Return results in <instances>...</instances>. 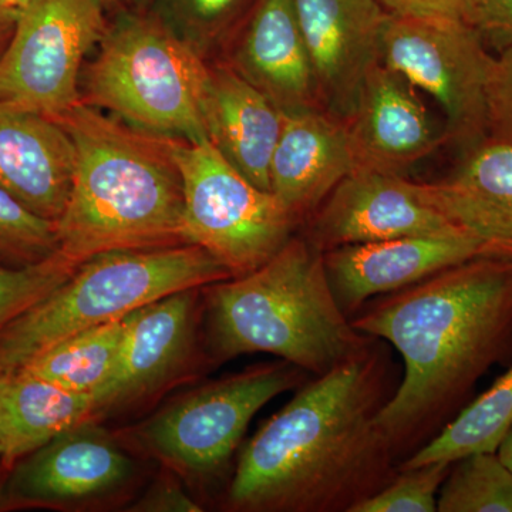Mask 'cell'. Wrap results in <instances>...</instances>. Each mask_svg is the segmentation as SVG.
<instances>
[{
    "label": "cell",
    "mask_w": 512,
    "mask_h": 512,
    "mask_svg": "<svg viewBox=\"0 0 512 512\" xmlns=\"http://www.w3.org/2000/svg\"><path fill=\"white\" fill-rule=\"evenodd\" d=\"M487 140L512 147V49L493 56L488 72Z\"/></svg>",
    "instance_id": "obj_30"
},
{
    "label": "cell",
    "mask_w": 512,
    "mask_h": 512,
    "mask_svg": "<svg viewBox=\"0 0 512 512\" xmlns=\"http://www.w3.org/2000/svg\"><path fill=\"white\" fill-rule=\"evenodd\" d=\"M82 262L57 251L55 255L25 266L0 262V332L12 320L63 284Z\"/></svg>",
    "instance_id": "obj_28"
},
{
    "label": "cell",
    "mask_w": 512,
    "mask_h": 512,
    "mask_svg": "<svg viewBox=\"0 0 512 512\" xmlns=\"http://www.w3.org/2000/svg\"><path fill=\"white\" fill-rule=\"evenodd\" d=\"M463 20L494 55L512 49V0H470Z\"/></svg>",
    "instance_id": "obj_31"
},
{
    "label": "cell",
    "mask_w": 512,
    "mask_h": 512,
    "mask_svg": "<svg viewBox=\"0 0 512 512\" xmlns=\"http://www.w3.org/2000/svg\"><path fill=\"white\" fill-rule=\"evenodd\" d=\"M493 53L464 20L389 13L380 63L437 100L447 143L460 156L487 140V89Z\"/></svg>",
    "instance_id": "obj_8"
},
{
    "label": "cell",
    "mask_w": 512,
    "mask_h": 512,
    "mask_svg": "<svg viewBox=\"0 0 512 512\" xmlns=\"http://www.w3.org/2000/svg\"><path fill=\"white\" fill-rule=\"evenodd\" d=\"M59 251L56 224L29 211L0 188V262L37 264Z\"/></svg>",
    "instance_id": "obj_27"
},
{
    "label": "cell",
    "mask_w": 512,
    "mask_h": 512,
    "mask_svg": "<svg viewBox=\"0 0 512 512\" xmlns=\"http://www.w3.org/2000/svg\"><path fill=\"white\" fill-rule=\"evenodd\" d=\"M211 348L220 360L271 353L322 376L367 352L363 335L340 308L323 252L291 238L264 265L210 285Z\"/></svg>",
    "instance_id": "obj_4"
},
{
    "label": "cell",
    "mask_w": 512,
    "mask_h": 512,
    "mask_svg": "<svg viewBox=\"0 0 512 512\" xmlns=\"http://www.w3.org/2000/svg\"><path fill=\"white\" fill-rule=\"evenodd\" d=\"M183 177L184 235L234 276L254 271L285 247L298 222L272 192L238 173L208 138L173 140Z\"/></svg>",
    "instance_id": "obj_7"
},
{
    "label": "cell",
    "mask_w": 512,
    "mask_h": 512,
    "mask_svg": "<svg viewBox=\"0 0 512 512\" xmlns=\"http://www.w3.org/2000/svg\"><path fill=\"white\" fill-rule=\"evenodd\" d=\"M511 426L512 366L399 468L454 463L468 454L497 451Z\"/></svg>",
    "instance_id": "obj_23"
},
{
    "label": "cell",
    "mask_w": 512,
    "mask_h": 512,
    "mask_svg": "<svg viewBox=\"0 0 512 512\" xmlns=\"http://www.w3.org/2000/svg\"><path fill=\"white\" fill-rule=\"evenodd\" d=\"M451 463L397 468L396 476L352 512H436L437 497Z\"/></svg>",
    "instance_id": "obj_29"
},
{
    "label": "cell",
    "mask_w": 512,
    "mask_h": 512,
    "mask_svg": "<svg viewBox=\"0 0 512 512\" xmlns=\"http://www.w3.org/2000/svg\"><path fill=\"white\" fill-rule=\"evenodd\" d=\"M92 393H77L15 372L5 389V448L0 463L12 468L64 431L97 419Z\"/></svg>",
    "instance_id": "obj_22"
},
{
    "label": "cell",
    "mask_w": 512,
    "mask_h": 512,
    "mask_svg": "<svg viewBox=\"0 0 512 512\" xmlns=\"http://www.w3.org/2000/svg\"><path fill=\"white\" fill-rule=\"evenodd\" d=\"M323 110L348 121L382 59L389 10L379 0H295Z\"/></svg>",
    "instance_id": "obj_12"
},
{
    "label": "cell",
    "mask_w": 512,
    "mask_h": 512,
    "mask_svg": "<svg viewBox=\"0 0 512 512\" xmlns=\"http://www.w3.org/2000/svg\"><path fill=\"white\" fill-rule=\"evenodd\" d=\"M201 289L175 292L128 315L113 372L93 394L97 416L146 397L181 369L192 349Z\"/></svg>",
    "instance_id": "obj_17"
},
{
    "label": "cell",
    "mask_w": 512,
    "mask_h": 512,
    "mask_svg": "<svg viewBox=\"0 0 512 512\" xmlns=\"http://www.w3.org/2000/svg\"><path fill=\"white\" fill-rule=\"evenodd\" d=\"M387 360L372 346L313 382L262 424L228 490L238 511L352 512L396 476L397 454L376 423Z\"/></svg>",
    "instance_id": "obj_2"
},
{
    "label": "cell",
    "mask_w": 512,
    "mask_h": 512,
    "mask_svg": "<svg viewBox=\"0 0 512 512\" xmlns=\"http://www.w3.org/2000/svg\"><path fill=\"white\" fill-rule=\"evenodd\" d=\"M352 325L403 357L404 377L376 416L394 453L454 419L512 352V262L477 256L363 306Z\"/></svg>",
    "instance_id": "obj_1"
},
{
    "label": "cell",
    "mask_w": 512,
    "mask_h": 512,
    "mask_svg": "<svg viewBox=\"0 0 512 512\" xmlns=\"http://www.w3.org/2000/svg\"><path fill=\"white\" fill-rule=\"evenodd\" d=\"M16 19H18V9L5 8L0 5V55L8 46L10 37L13 35Z\"/></svg>",
    "instance_id": "obj_34"
},
{
    "label": "cell",
    "mask_w": 512,
    "mask_h": 512,
    "mask_svg": "<svg viewBox=\"0 0 512 512\" xmlns=\"http://www.w3.org/2000/svg\"><path fill=\"white\" fill-rule=\"evenodd\" d=\"M109 22L97 0H29L0 55V101L62 119L82 101L83 60Z\"/></svg>",
    "instance_id": "obj_9"
},
{
    "label": "cell",
    "mask_w": 512,
    "mask_h": 512,
    "mask_svg": "<svg viewBox=\"0 0 512 512\" xmlns=\"http://www.w3.org/2000/svg\"><path fill=\"white\" fill-rule=\"evenodd\" d=\"M282 119L272 101L228 64L210 66L204 101L208 140L239 174L268 192Z\"/></svg>",
    "instance_id": "obj_21"
},
{
    "label": "cell",
    "mask_w": 512,
    "mask_h": 512,
    "mask_svg": "<svg viewBox=\"0 0 512 512\" xmlns=\"http://www.w3.org/2000/svg\"><path fill=\"white\" fill-rule=\"evenodd\" d=\"M136 511H202L177 484H158L136 505Z\"/></svg>",
    "instance_id": "obj_33"
},
{
    "label": "cell",
    "mask_w": 512,
    "mask_h": 512,
    "mask_svg": "<svg viewBox=\"0 0 512 512\" xmlns=\"http://www.w3.org/2000/svg\"><path fill=\"white\" fill-rule=\"evenodd\" d=\"M107 15L116 16L133 10L147 9L148 0H97Z\"/></svg>",
    "instance_id": "obj_35"
},
{
    "label": "cell",
    "mask_w": 512,
    "mask_h": 512,
    "mask_svg": "<svg viewBox=\"0 0 512 512\" xmlns=\"http://www.w3.org/2000/svg\"><path fill=\"white\" fill-rule=\"evenodd\" d=\"M229 278L218 259L194 244L94 255L0 332V372L12 375L59 340L164 296Z\"/></svg>",
    "instance_id": "obj_5"
},
{
    "label": "cell",
    "mask_w": 512,
    "mask_h": 512,
    "mask_svg": "<svg viewBox=\"0 0 512 512\" xmlns=\"http://www.w3.org/2000/svg\"><path fill=\"white\" fill-rule=\"evenodd\" d=\"M128 315L59 340L16 372L28 373L72 392L96 393L109 380L116 365Z\"/></svg>",
    "instance_id": "obj_24"
},
{
    "label": "cell",
    "mask_w": 512,
    "mask_h": 512,
    "mask_svg": "<svg viewBox=\"0 0 512 512\" xmlns=\"http://www.w3.org/2000/svg\"><path fill=\"white\" fill-rule=\"evenodd\" d=\"M76 150L57 245L84 262L103 252L188 244L173 138L153 136L80 101L59 120Z\"/></svg>",
    "instance_id": "obj_3"
},
{
    "label": "cell",
    "mask_w": 512,
    "mask_h": 512,
    "mask_svg": "<svg viewBox=\"0 0 512 512\" xmlns=\"http://www.w3.org/2000/svg\"><path fill=\"white\" fill-rule=\"evenodd\" d=\"M256 0H148L153 12L175 36L207 60L227 46Z\"/></svg>",
    "instance_id": "obj_25"
},
{
    "label": "cell",
    "mask_w": 512,
    "mask_h": 512,
    "mask_svg": "<svg viewBox=\"0 0 512 512\" xmlns=\"http://www.w3.org/2000/svg\"><path fill=\"white\" fill-rule=\"evenodd\" d=\"M29 0H0V5L10 9H20L28 3Z\"/></svg>",
    "instance_id": "obj_38"
},
{
    "label": "cell",
    "mask_w": 512,
    "mask_h": 512,
    "mask_svg": "<svg viewBox=\"0 0 512 512\" xmlns=\"http://www.w3.org/2000/svg\"><path fill=\"white\" fill-rule=\"evenodd\" d=\"M227 46L228 66L282 114L323 109L295 0H256Z\"/></svg>",
    "instance_id": "obj_16"
},
{
    "label": "cell",
    "mask_w": 512,
    "mask_h": 512,
    "mask_svg": "<svg viewBox=\"0 0 512 512\" xmlns=\"http://www.w3.org/2000/svg\"><path fill=\"white\" fill-rule=\"evenodd\" d=\"M355 168L346 121L323 109L284 114L269 178L272 194L298 224Z\"/></svg>",
    "instance_id": "obj_19"
},
{
    "label": "cell",
    "mask_w": 512,
    "mask_h": 512,
    "mask_svg": "<svg viewBox=\"0 0 512 512\" xmlns=\"http://www.w3.org/2000/svg\"><path fill=\"white\" fill-rule=\"evenodd\" d=\"M9 376L8 373L0 372V457L5 448V389Z\"/></svg>",
    "instance_id": "obj_36"
},
{
    "label": "cell",
    "mask_w": 512,
    "mask_h": 512,
    "mask_svg": "<svg viewBox=\"0 0 512 512\" xmlns=\"http://www.w3.org/2000/svg\"><path fill=\"white\" fill-rule=\"evenodd\" d=\"M440 512H512V471L497 451L451 463L437 497Z\"/></svg>",
    "instance_id": "obj_26"
},
{
    "label": "cell",
    "mask_w": 512,
    "mask_h": 512,
    "mask_svg": "<svg viewBox=\"0 0 512 512\" xmlns=\"http://www.w3.org/2000/svg\"><path fill=\"white\" fill-rule=\"evenodd\" d=\"M301 372L282 360L207 384L148 421L143 440L180 473L211 476L237 450L255 414L298 386Z\"/></svg>",
    "instance_id": "obj_10"
},
{
    "label": "cell",
    "mask_w": 512,
    "mask_h": 512,
    "mask_svg": "<svg viewBox=\"0 0 512 512\" xmlns=\"http://www.w3.org/2000/svg\"><path fill=\"white\" fill-rule=\"evenodd\" d=\"M99 46L84 103L153 136L188 143L208 138L204 101L210 66L153 12L113 16Z\"/></svg>",
    "instance_id": "obj_6"
},
{
    "label": "cell",
    "mask_w": 512,
    "mask_h": 512,
    "mask_svg": "<svg viewBox=\"0 0 512 512\" xmlns=\"http://www.w3.org/2000/svg\"><path fill=\"white\" fill-rule=\"evenodd\" d=\"M76 150L59 121L0 101V188L29 211L60 220L72 190Z\"/></svg>",
    "instance_id": "obj_18"
},
{
    "label": "cell",
    "mask_w": 512,
    "mask_h": 512,
    "mask_svg": "<svg viewBox=\"0 0 512 512\" xmlns=\"http://www.w3.org/2000/svg\"><path fill=\"white\" fill-rule=\"evenodd\" d=\"M421 187L436 210L476 239L480 256L512 262V147L485 140L446 178Z\"/></svg>",
    "instance_id": "obj_20"
},
{
    "label": "cell",
    "mask_w": 512,
    "mask_h": 512,
    "mask_svg": "<svg viewBox=\"0 0 512 512\" xmlns=\"http://www.w3.org/2000/svg\"><path fill=\"white\" fill-rule=\"evenodd\" d=\"M390 13L463 20L470 0H379Z\"/></svg>",
    "instance_id": "obj_32"
},
{
    "label": "cell",
    "mask_w": 512,
    "mask_h": 512,
    "mask_svg": "<svg viewBox=\"0 0 512 512\" xmlns=\"http://www.w3.org/2000/svg\"><path fill=\"white\" fill-rule=\"evenodd\" d=\"M497 454L512 471V426L507 431V434H505L500 446H498Z\"/></svg>",
    "instance_id": "obj_37"
},
{
    "label": "cell",
    "mask_w": 512,
    "mask_h": 512,
    "mask_svg": "<svg viewBox=\"0 0 512 512\" xmlns=\"http://www.w3.org/2000/svg\"><path fill=\"white\" fill-rule=\"evenodd\" d=\"M308 222L306 241L320 252L343 245L463 231L424 197L406 175L355 168Z\"/></svg>",
    "instance_id": "obj_11"
},
{
    "label": "cell",
    "mask_w": 512,
    "mask_h": 512,
    "mask_svg": "<svg viewBox=\"0 0 512 512\" xmlns=\"http://www.w3.org/2000/svg\"><path fill=\"white\" fill-rule=\"evenodd\" d=\"M6 503H83L119 490L133 477V460L94 421L80 424L32 451L12 468Z\"/></svg>",
    "instance_id": "obj_13"
},
{
    "label": "cell",
    "mask_w": 512,
    "mask_h": 512,
    "mask_svg": "<svg viewBox=\"0 0 512 512\" xmlns=\"http://www.w3.org/2000/svg\"><path fill=\"white\" fill-rule=\"evenodd\" d=\"M480 256L467 232L343 245L323 252L330 289L352 319L369 299L389 295Z\"/></svg>",
    "instance_id": "obj_14"
},
{
    "label": "cell",
    "mask_w": 512,
    "mask_h": 512,
    "mask_svg": "<svg viewBox=\"0 0 512 512\" xmlns=\"http://www.w3.org/2000/svg\"><path fill=\"white\" fill-rule=\"evenodd\" d=\"M356 168L406 175L414 164L447 143L403 74L373 67L346 121Z\"/></svg>",
    "instance_id": "obj_15"
}]
</instances>
